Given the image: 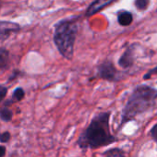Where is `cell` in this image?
I'll return each instance as SVG.
<instances>
[{
  "label": "cell",
  "instance_id": "1",
  "mask_svg": "<svg viewBox=\"0 0 157 157\" xmlns=\"http://www.w3.org/2000/svg\"><path fill=\"white\" fill-rule=\"evenodd\" d=\"M110 112L95 115L89 126L80 135L77 144L81 149H97L110 145L117 141V138L110 131Z\"/></svg>",
  "mask_w": 157,
  "mask_h": 157
},
{
  "label": "cell",
  "instance_id": "2",
  "mask_svg": "<svg viewBox=\"0 0 157 157\" xmlns=\"http://www.w3.org/2000/svg\"><path fill=\"white\" fill-rule=\"evenodd\" d=\"M157 100V89L147 84L137 85L129 95L121 115L120 128L151 109Z\"/></svg>",
  "mask_w": 157,
  "mask_h": 157
},
{
  "label": "cell",
  "instance_id": "3",
  "mask_svg": "<svg viewBox=\"0 0 157 157\" xmlns=\"http://www.w3.org/2000/svg\"><path fill=\"white\" fill-rule=\"evenodd\" d=\"M80 17H70L58 21L55 25L54 43L59 54L67 60H71L74 55V47L78 29Z\"/></svg>",
  "mask_w": 157,
  "mask_h": 157
},
{
  "label": "cell",
  "instance_id": "4",
  "mask_svg": "<svg viewBox=\"0 0 157 157\" xmlns=\"http://www.w3.org/2000/svg\"><path fill=\"white\" fill-rule=\"evenodd\" d=\"M97 75L102 80L117 82L122 80L124 73L119 71L112 61L105 60L97 67Z\"/></svg>",
  "mask_w": 157,
  "mask_h": 157
},
{
  "label": "cell",
  "instance_id": "5",
  "mask_svg": "<svg viewBox=\"0 0 157 157\" xmlns=\"http://www.w3.org/2000/svg\"><path fill=\"white\" fill-rule=\"evenodd\" d=\"M137 47V44H129L121 56L118 59V65L123 69H128L133 67L135 63V50Z\"/></svg>",
  "mask_w": 157,
  "mask_h": 157
},
{
  "label": "cell",
  "instance_id": "6",
  "mask_svg": "<svg viewBox=\"0 0 157 157\" xmlns=\"http://www.w3.org/2000/svg\"><path fill=\"white\" fill-rule=\"evenodd\" d=\"M21 26L16 22L11 21H0V44L9 39L13 33H18Z\"/></svg>",
  "mask_w": 157,
  "mask_h": 157
},
{
  "label": "cell",
  "instance_id": "7",
  "mask_svg": "<svg viewBox=\"0 0 157 157\" xmlns=\"http://www.w3.org/2000/svg\"><path fill=\"white\" fill-rule=\"evenodd\" d=\"M117 1L118 0H94V1L88 7L85 12V16L92 17Z\"/></svg>",
  "mask_w": 157,
  "mask_h": 157
},
{
  "label": "cell",
  "instance_id": "8",
  "mask_svg": "<svg viewBox=\"0 0 157 157\" xmlns=\"http://www.w3.org/2000/svg\"><path fill=\"white\" fill-rule=\"evenodd\" d=\"M134 20L133 14L128 10H120L117 12V22L120 26L128 27L132 24Z\"/></svg>",
  "mask_w": 157,
  "mask_h": 157
},
{
  "label": "cell",
  "instance_id": "9",
  "mask_svg": "<svg viewBox=\"0 0 157 157\" xmlns=\"http://www.w3.org/2000/svg\"><path fill=\"white\" fill-rule=\"evenodd\" d=\"M9 63H10V52L4 47H0V71L7 68Z\"/></svg>",
  "mask_w": 157,
  "mask_h": 157
},
{
  "label": "cell",
  "instance_id": "10",
  "mask_svg": "<svg viewBox=\"0 0 157 157\" xmlns=\"http://www.w3.org/2000/svg\"><path fill=\"white\" fill-rule=\"evenodd\" d=\"M12 117H13V113L9 107L4 106L3 108H1V110H0V119L2 121L10 122L11 121Z\"/></svg>",
  "mask_w": 157,
  "mask_h": 157
},
{
  "label": "cell",
  "instance_id": "11",
  "mask_svg": "<svg viewBox=\"0 0 157 157\" xmlns=\"http://www.w3.org/2000/svg\"><path fill=\"white\" fill-rule=\"evenodd\" d=\"M24 96H25V91L21 87H18L14 90L12 96H11V101L10 102V104L14 103V102H20L24 98Z\"/></svg>",
  "mask_w": 157,
  "mask_h": 157
},
{
  "label": "cell",
  "instance_id": "12",
  "mask_svg": "<svg viewBox=\"0 0 157 157\" xmlns=\"http://www.w3.org/2000/svg\"><path fill=\"white\" fill-rule=\"evenodd\" d=\"M104 156L105 157H126L124 151L118 148H113L105 151Z\"/></svg>",
  "mask_w": 157,
  "mask_h": 157
},
{
  "label": "cell",
  "instance_id": "13",
  "mask_svg": "<svg viewBox=\"0 0 157 157\" xmlns=\"http://www.w3.org/2000/svg\"><path fill=\"white\" fill-rule=\"evenodd\" d=\"M135 8L140 11H145L150 5V0H135Z\"/></svg>",
  "mask_w": 157,
  "mask_h": 157
},
{
  "label": "cell",
  "instance_id": "14",
  "mask_svg": "<svg viewBox=\"0 0 157 157\" xmlns=\"http://www.w3.org/2000/svg\"><path fill=\"white\" fill-rule=\"evenodd\" d=\"M154 75H157V66L155 67H152L151 69H149L143 76V80L144 81H147V80H150V78L154 76Z\"/></svg>",
  "mask_w": 157,
  "mask_h": 157
},
{
  "label": "cell",
  "instance_id": "15",
  "mask_svg": "<svg viewBox=\"0 0 157 157\" xmlns=\"http://www.w3.org/2000/svg\"><path fill=\"white\" fill-rule=\"evenodd\" d=\"M10 137H11V135L9 131H5V132L0 133V142L7 143L8 141H10Z\"/></svg>",
  "mask_w": 157,
  "mask_h": 157
},
{
  "label": "cell",
  "instance_id": "16",
  "mask_svg": "<svg viewBox=\"0 0 157 157\" xmlns=\"http://www.w3.org/2000/svg\"><path fill=\"white\" fill-rule=\"evenodd\" d=\"M8 94V88L0 84V103L3 101V99L6 97Z\"/></svg>",
  "mask_w": 157,
  "mask_h": 157
},
{
  "label": "cell",
  "instance_id": "17",
  "mask_svg": "<svg viewBox=\"0 0 157 157\" xmlns=\"http://www.w3.org/2000/svg\"><path fill=\"white\" fill-rule=\"evenodd\" d=\"M151 136L152 140L157 143V124H155L151 129Z\"/></svg>",
  "mask_w": 157,
  "mask_h": 157
},
{
  "label": "cell",
  "instance_id": "18",
  "mask_svg": "<svg viewBox=\"0 0 157 157\" xmlns=\"http://www.w3.org/2000/svg\"><path fill=\"white\" fill-rule=\"evenodd\" d=\"M6 151H7L6 147L3 146V145H0V157H5Z\"/></svg>",
  "mask_w": 157,
  "mask_h": 157
}]
</instances>
